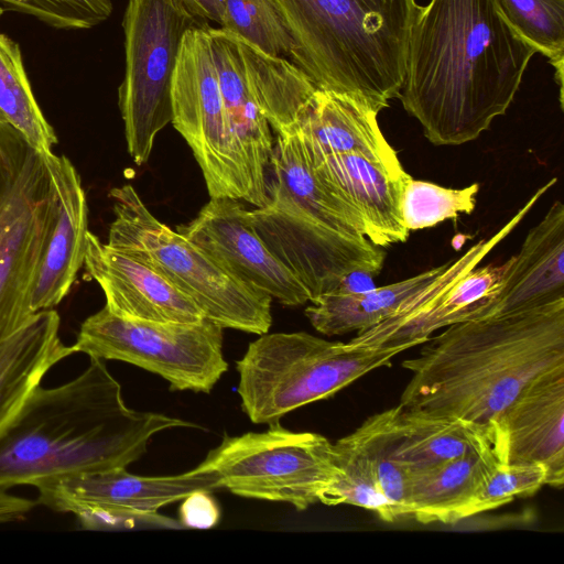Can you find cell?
<instances>
[{
	"instance_id": "6da1fadb",
	"label": "cell",
	"mask_w": 564,
	"mask_h": 564,
	"mask_svg": "<svg viewBox=\"0 0 564 564\" xmlns=\"http://www.w3.org/2000/svg\"><path fill=\"white\" fill-rule=\"evenodd\" d=\"M535 53L497 0H430L414 14L398 98L431 143L459 145L506 113Z\"/></svg>"
},
{
	"instance_id": "7a4b0ae2",
	"label": "cell",
	"mask_w": 564,
	"mask_h": 564,
	"mask_svg": "<svg viewBox=\"0 0 564 564\" xmlns=\"http://www.w3.org/2000/svg\"><path fill=\"white\" fill-rule=\"evenodd\" d=\"M422 345L402 362L411 378L398 405L491 425L527 383L564 367V299L455 323Z\"/></svg>"
},
{
	"instance_id": "3957f363",
	"label": "cell",
	"mask_w": 564,
	"mask_h": 564,
	"mask_svg": "<svg viewBox=\"0 0 564 564\" xmlns=\"http://www.w3.org/2000/svg\"><path fill=\"white\" fill-rule=\"evenodd\" d=\"M197 427L162 413L129 408L105 360L72 380L37 386L0 434V489L54 477L128 467L158 433Z\"/></svg>"
},
{
	"instance_id": "277c9868",
	"label": "cell",
	"mask_w": 564,
	"mask_h": 564,
	"mask_svg": "<svg viewBox=\"0 0 564 564\" xmlns=\"http://www.w3.org/2000/svg\"><path fill=\"white\" fill-rule=\"evenodd\" d=\"M292 40L291 62L317 88L380 111L399 97L415 0H272Z\"/></svg>"
},
{
	"instance_id": "5b68a950",
	"label": "cell",
	"mask_w": 564,
	"mask_h": 564,
	"mask_svg": "<svg viewBox=\"0 0 564 564\" xmlns=\"http://www.w3.org/2000/svg\"><path fill=\"white\" fill-rule=\"evenodd\" d=\"M115 219L107 245L156 270L221 328L262 335L272 324L271 296L221 268L203 249L161 223L130 184L109 192Z\"/></svg>"
},
{
	"instance_id": "8992f818",
	"label": "cell",
	"mask_w": 564,
	"mask_h": 564,
	"mask_svg": "<svg viewBox=\"0 0 564 564\" xmlns=\"http://www.w3.org/2000/svg\"><path fill=\"white\" fill-rule=\"evenodd\" d=\"M402 351L330 341L306 332L262 334L236 362L241 409L256 424L327 399Z\"/></svg>"
},
{
	"instance_id": "52a82bcc",
	"label": "cell",
	"mask_w": 564,
	"mask_h": 564,
	"mask_svg": "<svg viewBox=\"0 0 564 564\" xmlns=\"http://www.w3.org/2000/svg\"><path fill=\"white\" fill-rule=\"evenodd\" d=\"M47 153L0 122V343L35 314L31 297L56 210Z\"/></svg>"
},
{
	"instance_id": "ba28073f",
	"label": "cell",
	"mask_w": 564,
	"mask_h": 564,
	"mask_svg": "<svg viewBox=\"0 0 564 564\" xmlns=\"http://www.w3.org/2000/svg\"><path fill=\"white\" fill-rule=\"evenodd\" d=\"M204 24L178 0H128L118 105L128 152L138 165L147 163L156 134L172 121V80L183 36Z\"/></svg>"
},
{
	"instance_id": "9c48e42d",
	"label": "cell",
	"mask_w": 564,
	"mask_h": 564,
	"mask_svg": "<svg viewBox=\"0 0 564 564\" xmlns=\"http://www.w3.org/2000/svg\"><path fill=\"white\" fill-rule=\"evenodd\" d=\"M223 329L208 318L154 322L116 315L105 306L80 325L73 348L159 375L171 390L208 393L227 371Z\"/></svg>"
},
{
	"instance_id": "30bf717a",
	"label": "cell",
	"mask_w": 564,
	"mask_h": 564,
	"mask_svg": "<svg viewBox=\"0 0 564 564\" xmlns=\"http://www.w3.org/2000/svg\"><path fill=\"white\" fill-rule=\"evenodd\" d=\"M234 495L285 502L305 510L321 502L335 466L333 443L314 432H294L280 422L262 432L224 435L198 465Z\"/></svg>"
},
{
	"instance_id": "8fae6325",
	"label": "cell",
	"mask_w": 564,
	"mask_h": 564,
	"mask_svg": "<svg viewBox=\"0 0 564 564\" xmlns=\"http://www.w3.org/2000/svg\"><path fill=\"white\" fill-rule=\"evenodd\" d=\"M172 110L171 122L189 145L210 198L242 199L256 206L227 121L208 24L183 36L172 80Z\"/></svg>"
},
{
	"instance_id": "7c38bea8",
	"label": "cell",
	"mask_w": 564,
	"mask_h": 564,
	"mask_svg": "<svg viewBox=\"0 0 564 564\" xmlns=\"http://www.w3.org/2000/svg\"><path fill=\"white\" fill-rule=\"evenodd\" d=\"M556 182V177L547 181L492 237L476 242L393 315L357 333L348 343L357 347L393 348L403 352L425 343L435 330L474 319L481 304L500 286L512 257L502 264H478L512 232Z\"/></svg>"
},
{
	"instance_id": "4fadbf2b",
	"label": "cell",
	"mask_w": 564,
	"mask_h": 564,
	"mask_svg": "<svg viewBox=\"0 0 564 564\" xmlns=\"http://www.w3.org/2000/svg\"><path fill=\"white\" fill-rule=\"evenodd\" d=\"M32 487L39 492L37 505L73 513L83 529L111 530L141 522L178 527L159 516V509L195 491H213L221 485L214 473L197 466L172 476H140L119 467L47 478Z\"/></svg>"
},
{
	"instance_id": "5bb4252c",
	"label": "cell",
	"mask_w": 564,
	"mask_h": 564,
	"mask_svg": "<svg viewBox=\"0 0 564 564\" xmlns=\"http://www.w3.org/2000/svg\"><path fill=\"white\" fill-rule=\"evenodd\" d=\"M268 202L250 210L254 230L271 253L305 288L310 302L335 291L345 275H378L386 252L366 237L355 238L321 223L295 204L282 186L267 182Z\"/></svg>"
},
{
	"instance_id": "9a60e30c",
	"label": "cell",
	"mask_w": 564,
	"mask_h": 564,
	"mask_svg": "<svg viewBox=\"0 0 564 564\" xmlns=\"http://www.w3.org/2000/svg\"><path fill=\"white\" fill-rule=\"evenodd\" d=\"M176 231L239 281L285 306L310 302L300 281L268 249L240 199L215 197Z\"/></svg>"
},
{
	"instance_id": "2e32d148",
	"label": "cell",
	"mask_w": 564,
	"mask_h": 564,
	"mask_svg": "<svg viewBox=\"0 0 564 564\" xmlns=\"http://www.w3.org/2000/svg\"><path fill=\"white\" fill-rule=\"evenodd\" d=\"M495 424L502 463L541 464L546 485H564V367L527 383Z\"/></svg>"
},
{
	"instance_id": "e0dca14e",
	"label": "cell",
	"mask_w": 564,
	"mask_h": 564,
	"mask_svg": "<svg viewBox=\"0 0 564 564\" xmlns=\"http://www.w3.org/2000/svg\"><path fill=\"white\" fill-rule=\"evenodd\" d=\"M101 288L111 313L135 319L195 323L205 318L199 307L165 276L88 232L84 262Z\"/></svg>"
},
{
	"instance_id": "ac0fdd59",
	"label": "cell",
	"mask_w": 564,
	"mask_h": 564,
	"mask_svg": "<svg viewBox=\"0 0 564 564\" xmlns=\"http://www.w3.org/2000/svg\"><path fill=\"white\" fill-rule=\"evenodd\" d=\"M379 112L361 97L316 88L291 131L301 140L312 165L328 155L355 152L402 171L397 152L379 127Z\"/></svg>"
},
{
	"instance_id": "d6986e66",
	"label": "cell",
	"mask_w": 564,
	"mask_h": 564,
	"mask_svg": "<svg viewBox=\"0 0 564 564\" xmlns=\"http://www.w3.org/2000/svg\"><path fill=\"white\" fill-rule=\"evenodd\" d=\"M321 183L359 215L366 238L378 247L405 242L401 199L410 175L359 153L328 155L313 165Z\"/></svg>"
},
{
	"instance_id": "ffe728a7",
	"label": "cell",
	"mask_w": 564,
	"mask_h": 564,
	"mask_svg": "<svg viewBox=\"0 0 564 564\" xmlns=\"http://www.w3.org/2000/svg\"><path fill=\"white\" fill-rule=\"evenodd\" d=\"M56 186L55 218L39 265L31 311L58 305L84 265L88 236V205L78 172L65 155L47 153Z\"/></svg>"
},
{
	"instance_id": "44dd1931",
	"label": "cell",
	"mask_w": 564,
	"mask_h": 564,
	"mask_svg": "<svg viewBox=\"0 0 564 564\" xmlns=\"http://www.w3.org/2000/svg\"><path fill=\"white\" fill-rule=\"evenodd\" d=\"M564 299V205L555 200L532 227L498 290L475 318L529 310Z\"/></svg>"
},
{
	"instance_id": "7402d4cb",
	"label": "cell",
	"mask_w": 564,
	"mask_h": 564,
	"mask_svg": "<svg viewBox=\"0 0 564 564\" xmlns=\"http://www.w3.org/2000/svg\"><path fill=\"white\" fill-rule=\"evenodd\" d=\"M209 33L227 121L242 155L256 207H263L269 198L271 127L252 89L239 37L223 28L209 26Z\"/></svg>"
},
{
	"instance_id": "603a6c76",
	"label": "cell",
	"mask_w": 564,
	"mask_h": 564,
	"mask_svg": "<svg viewBox=\"0 0 564 564\" xmlns=\"http://www.w3.org/2000/svg\"><path fill=\"white\" fill-rule=\"evenodd\" d=\"M502 462L496 444L460 457L411 469L408 517L421 523L453 524L473 516L476 497L488 475Z\"/></svg>"
},
{
	"instance_id": "cb8c5ba5",
	"label": "cell",
	"mask_w": 564,
	"mask_h": 564,
	"mask_svg": "<svg viewBox=\"0 0 564 564\" xmlns=\"http://www.w3.org/2000/svg\"><path fill=\"white\" fill-rule=\"evenodd\" d=\"M59 326L57 312L43 310L0 343V434L45 375L75 354L62 341Z\"/></svg>"
},
{
	"instance_id": "d4e9b609",
	"label": "cell",
	"mask_w": 564,
	"mask_h": 564,
	"mask_svg": "<svg viewBox=\"0 0 564 564\" xmlns=\"http://www.w3.org/2000/svg\"><path fill=\"white\" fill-rule=\"evenodd\" d=\"M451 263L429 269L405 280L362 293L329 292L311 302L305 315L326 336L361 333L393 315L404 303L431 284Z\"/></svg>"
},
{
	"instance_id": "484cf974",
	"label": "cell",
	"mask_w": 564,
	"mask_h": 564,
	"mask_svg": "<svg viewBox=\"0 0 564 564\" xmlns=\"http://www.w3.org/2000/svg\"><path fill=\"white\" fill-rule=\"evenodd\" d=\"M398 455L411 469L437 465L497 443L496 424L416 414L397 405Z\"/></svg>"
},
{
	"instance_id": "4316f807",
	"label": "cell",
	"mask_w": 564,
	"mask_h": 564,
	"mask_svg": "<svg viewBox=\"0 0 564 564\" xmlns=\"http://www.w3.org/2000/svg\"><path fill=\"white\" fill-rule=\"evenodd\" d=\"M269 171L270 178L276 181L295 204L321 223L350 237H366L357 212L332 194L317 178L294 131L278 135Z\"/></svg>"
},
{
	"instance_id": "83f0119b",
	"label": "cell",
	"mask_w": 564,
	"mask_h": 564,
	"mask_svg": "<svg viewBox=\"0 0 564 564\" xmlns=\"http://www.w3.org/2000/svg\"><path fill=\"white\" fill-rule=\"evenodd\" d=\"M239 41L263 116L278 135L289 133L316 85L288 58L269 55L241 37Z\"/></svg>"
},
{
	"instance_id": "f1b7e54d",
	"label": "cell",
	"mask_w": 564,
	"mask_h": 564,
	"mask_svg": "<svg viewBox=\"0 0 564 564\" xmlns=\"http://www.w3.org/2000/svg\"><path fill=\"white\" fill-rule=\"evenodd\" d=\"M0 122L18 130L43 152H53L57 137L32 91L20 46L0 33Z\"/></svg>"
},
{
	"instance_id": "f546056e",
	"label": "cell",
	"mask_w": 564,
	"mask_h": 564,
	"mask_svg": "<svg viewBox=\"0 0 564 564\" xmlns=\"http://www.w3.org/2000/svg\"><path fill=\"white\" fill-rule=\"evenodd\" d=\"M397 406L365 420L347 440L361 453L399 518L408 517L409 468L398 455Z\"/></svg>"
},
{
	"instance_id": "4dcf8cb0",
	"label": "cell",
	"mask_w": 564,
	"mask_h": 564,
	"mask_svg": "<svg viewBox=\"0 0 564 564\" xmlns=\"http://www.w3.org/2000/svg\"><path fill=\"white\" fill-rule=\"evenodd\" d=\"M333 463L335 473L321 497L322 503L361 507L388 522L398 519L370 466L346 436L333 443Z\"/></svg>"
},
{
	"instance_id": "1f68e13d",
	"label": "cell",
	"mask_w": 564,
	"mask_h": 564,
	"mask_svg": "<svg viewBox=\"0 0 564 564\" xmlns=\"http://www.w3.org/2000/svg\"><path fill=\"white\" fill-rule=\"evenodd\" d=\"M514 31L555 68L563 108L564 0H497Z\"/></svg>"
},
{
	"instance_id": "d6a6232c",
	"label": "cell",
	"mask_w": 564,
	"mask_h": 564,
	"mask_svg": "<svg viewBox=\"0 0 564 564\" xmlns=\"http://www.w3.org/2000/svg\"><path fill=\"white\" fill-rule=\"evenodd\" d=\"M478 192V183L458 189L410 176L401 199L403 224L409 231L417 230L434 227L446 219H457L459 214H471Z\"/></svg>"
},
{
	"instance_id": "836d02e7",
	"label": "cell",
	"mask_w": 564,
	"mask_h": 564,
	"mask_svg": "<svg viewBox=\"0 0 564 564\" xmlns=\"http://www.w3.org/2000/svg\"><path fill=\"white\" fill-rule=\"evenodd\" d=\"M221 28L276 57H290L293 40L272 0H221Z\"/></svg>"
},
{
	"instance_id": "e575fe53",
	"label": "cell",
	"mask_w": 564,
	"mask_h": 564,
	"mask_svg": "<svg viewBox=\"0 0 564 564\" xmlns=\"http://www.w3.org/2000/svg\"><path fill=\"white\" fill-rule=\"evenodd\" d=\"M3 11L32 15L62 30L97 26L112 13L111 0H0Z\"/></svg>"
},
{
	"instance_id": "d590c367",
	"label": "cell",
	"mask_w": 564,
	"mask_h": 564,
	"mask_svg": "<svg viewBox=\"0 0 564 564\" xmlns=\"http://www.w3.org/2000/svg\"><path fill=\"white\" fill-rule=\"evenodd\" d=\"M547 473L543 465L498 463L482 484L473 516L511 502L516 497L530 496L546 485Z\"/></svg>"
},
{
	"instance_id": "8d00e7d4",
	"label": "cell",
	"mask_w": 564,
	"mask_h": 564,
	"mask_svg": "<svg viewBox=\"0 0 564 564\" xmlns=\"http://www.w3.org/2000/svg\"><path fill=\"white\" fill-rule=\"evenodd\" d=\"M210 491L198 490L184 498L181 506V522L191 528L207 529L219 519V509L208 495Z\"/></svg>"
},
{
	"instance_id": "74e56055",
	"label": "cell",
	"mask_w": 564,
	"mask_h": 564,
	"mask_svg": "<svg viewBox=\"0 0 564 564\" xmlns=\"http://www.w3.org/2000/svg\"><path fill=\"white\" fill-rule=\"evenodd\" d=\"M36 506V500L11 495L6 489H0V524L24 519Z\"/></svg>"
},
{
	"instance_id": "f35d334b",
	"label": "cell",
	"mask_w": 564,
	"mask_h": 564,
	"mask_svg": "<svg viewBox=\"0 0 564 564\" xmlns=\"http://www.w3.org/2000/svg\"><path fill=\"white\" fill-rule=\"evenodd\" d=\"M198 20H208L221 25V0H178Z\"/></svg>"
},
{
	"instance_id": "ab89813d",
	"label": "cell",
	"mask_w": 564,
	"mask_h": 564,
	"mask_svg": "<svg viewBox=\"0 0 564 564\" xmlns=\"http://www.w3.org/2000/svg\"><path fill=\"white\" fill-rule=\"evenodd\" d=\"M375 278L367 271H352L343 278L335 291L348 294L367 292L376 288Z\"/></svg>"
},
{
	"instance_id": "60d3db41",
	"label": "cell",
	"mask_w": 564,
	"mask_h": 564,
	"mask_svg": "<svg viewBox=\"0 0 564 564\" xmlns=\"http://www.w3.org/2000/svg\"><path fill=\"white\" fill-rule=\"evenodd\" d=\"M3 12V9L0 7V18L2 17Z\"/></svg>"
}]
</instances>
